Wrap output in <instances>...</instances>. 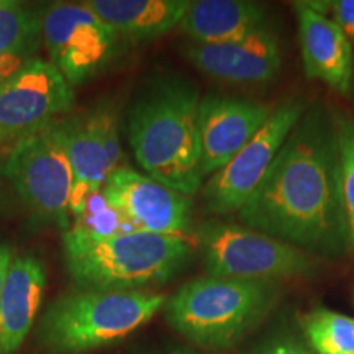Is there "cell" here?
Returning a JSON list of instances; mask_svg holds the SVG:
<instances>
[{"mask_svg": "<svg viewBox=\"0 0 354 354\" xmlns=\"http://www.w3.org/2000/svg\"><path fill=\"white\" fill-rule=\"evenodd\" d=\"M243 227L312 253L349 243L335 120L304 112L253 196L238 212Z\"/></svg>", "mask_w": 354, "mask_h": 354, "instance_id": "6da1fadb", "label": "cell"}, {"mask_svg": "<svg viewBox=\"0 0 354 354\" xmlns=\"http://www.w3.org/2000/svg\"><path fill=\"white\" fill-rule=\"evenodd\" d=\"M201 94L192 81L161 74L146 82L128 109V141L151 179L192 197L203 183L198 149Z\"/></svg>", "mask_w": 354, "mask_h": 354, "instance_id": "7a4b0ae2", "label": "cell"}, {"mask_svg": "<svg viewBox=\"0 0 354 354\" xmlns=\"http://www.w3.org/2000/svg\"><path fill=\"white\" fill-rule=\"evenodd\" d=\"M63 253L76 289L131 292L174 277L187 264L192 248L184 236L131 232L87 238L68 230Z\"/></svg>", "mask_w": 354, "mask_h": 354, "instance_id": "3957f363", "label": "cell"}, {"mask_svg": "<svg viewBox=\"0 0 354 354\" xmlns=\"http://www.w3.org/2000/svg\"><path fill=\"white\" fill-rule=\"evenodd\" d=\"M277 300L274 282L198 277L165 304L171 328L196 346L227 349L269 315Z\"/></svg>", "mask_w": 354, "mask_h": 354, "instance_id": "277c9868", "label": "cell"}, {"mask_svg": "<svg viewBox=\"0 0 354 354\" xmlns=\"http://www.w3.org/2000/svg\"><path fill=\"white\" fill-rule=\"evenodd\" d=\"M165 304V295L149 290L76 289L46 308L39 320V343L51 354H84L110 346L148 323Z\"/></svg>", "mask_w": 354, "mask_h": 354, "instance_id": "5b68a950", "label": "cell"}, {"mask_svg": "<svg viewBox=\"0 0 354 354\" xmlns=\"http://www.w3.org/2000/svg\"><path fill=\"white\" fill-rule=\"evenodd\" d=\"M2 172L35 218L68 232L74 172L63 117L15 141Z\"/></svg>", "mask_w": 354, "mask_h": 354, "instance_id": "8992f818", "label": "cell"}, {"mask_svg": "<svg viewBox=\"0 0 354 354\" xmlns=\"http://www.w3.org/2000/svg\"><path fill=\"white\" fill-rule=\"evenodd\" d=\"M196 241L212 277L274 282L313 272L302 250L236 223L203 221L196 230Z\"/></svg>", "mask_w": 354, "mask_h": 354, "instance_id": "52a82bcc", "label": "cell"}, {"mask_svg": "<svg viewBox=\"0 0 354 354\" xmlns=\"http://www.w3.org/2000/svg\"><path fill=\"white\" fill-rule=\"evenodd\" d=\"M125 41L81 3H53L43 10V46L50 63L73 87L100 76Z\"/></svg>", "mask_w": 354, "mask_h": 354, "instance_id": "ba28073f", "label": "cell"}, {"mask_svg": "<svg viewBox=\"0 0 354 354\" xmlns=\"http://www.w3.org/2000/svg\"><path fill=\"white\" fill-rule=\"evenodd\" d=\"M68 156L74 172L71 221L81 214L88 197L99 192L122 158L120 112L110 99L97 100L82 112L63 117Z\"/></svg>", "mask_w": 354, "mask_h": 354, "instance_id": "9c48e42d", "label": "cell"}, {"mask_svg": "<svg viewBox=\"0 0 354 354\" xmlns=\"http://www.w3.org/2000/svg\"><path fill=\"white\" fill-rule=\"evenodd\" d=\"M302 100L290 99L274 109L268 122L227 166L216 171L203 189V201L210 214L228 215L240 212L253 196L266 172L304 115Z\"/></svg>", "mask_w": 354, "mask_h": 354, "instance_id": "30bf717a", "label": "cell"}, {"mask_svg": "<svg viewBox=\"0 0 354 354\" xmlns=\"http://www.w3.org/2000/svg\"><path fill=\"white\" fill-rule=\"evenodd\" d=\"M74 104V87L50 61L33 57L0 84V145L64 117Z\"/></svg>", "mask_w": 354, "mask_h": 354, "instance_id": "8fae6325", "label": "cell"}, {"mask_svg": "<svg viewBox=\"0 0 354 354\" xmlns=\"http://www.w3.org/2000/svg\"><path fill=\"white\" fill-rule=\"evenodd\" d=\"M102 194L138 232L184 236L192 227V201L149 176L118 166Z\"/></svg>", "mask_w": 354, "mask_h": 354, "instance_id": "7c38bea8", "label": "cell"}, {"mask_svg": "<svg viewBox=\"0 0 354 354\" xmlns=\"http://www.w3.org/2000/svg\"><path fill=\"white\" fill-rule=\"evenodd\" d=\"M272 112V105L238 97L209 94L201 99L197 127L203 177L227 166Z\"/></svg>", "mask_w": 354, "mask_h": 354, "instance_id": "4fadbf2b", "label": "cell"}, {"mask_svg": "<svg viewBox=\"0 0 354 354\" xmlns=\"http://www.w3.org/2000/svg\"><path fill=\"white\" fill-rule=\"evenodd\" d=\"M187 57L207 76L245 86L271 82L282 66L279 41L268 26L230 43H192Z\"/></svg>", "mask_w": 354, "mask_h": 354, "instance_id": "5bb4252c", "label": "cell"}, {"mask_svg": "<svg viewBox=\"0 0 354 354\" xmlns=\"http://www.w3.org/2000/svg\"><path fill=\"white\" fill-rule=\"evenodd\" d=\"M295 13L305 74L336 92H348L353 77L351 43L333 20L313 10L308 3H295Z\"/></svg>", "mask_w": 354, "mask_h": 354, "instance_id": "9a60e30c", "label": "cell"}, {"mask_svg": "<svg viewBox=\"0 0 354 354\" xmlns=\"http://www.w3.org/2000/svg\"><path fill=\"white\" fill-rule=\"evenodd\" d=\"M46 271L32 254L15 256L0 297V354H17L41 305Z\"/></svg>", "mask_w": 354, "mask_h": 354, "instance_id": "2e32d148", "label": "cell"}, {"mask_svg": "<svg viewBox=\"0 0 354 354\" xmlns=\"http://www.w3.org/2000/svg\"><path fill=\"white\" fill-rule=\"evenodd\" d=\"M187 0H87L82 2L125 43L153 41L180 25Z\"/></svg>", "mask_w": 354, "mask_h": 354, "instance_id": "e0dca14e", "label": "cell"}, {"mask_svg": "<svg viewBox=\"0 0 354 354\" xmlns=\"http://www.w3.org/2000/svg\"><path fill=\"white\" fill-rule=\"evenodd\" d=\"M266 26L263 6L246 0L190 2L180 28L197 44L230 43Z\"/></svg>", "mask_w": 354, "mask_h": 354, "instance_id": "ac0fdd59", "label": "cell"}, {"mask_svg": "<svg viewBox=\"0 0 354 354\" xmlns=\"http://www.w3.org/2000/svg\"><path fill=\"white\" fill-rule=\"evenodd\" d=\"M39 44H43V10L0 0V50L33 59Z\"/></svg>", "mask_w": 354, "mask_h": 354, "instance_id": "d6986e66", "label": "cell"}, {"mask_svg": "<svg viewBox=\"0 0 354 354\" xmlns=\"http://www.w3.org/2000/svg\"><path fill=\"white\" fill-rule=\"evenodd\" d=\"M300 325L315 354H354V318L315 308L302 317Z\"/></svg>", "mask_w": 354, "mask_h": 354, "instance_id": "ffe728a7", "label": "cell"}, {"mask_svg": "<svg viewBox=\"0 0 354 354\" xmlns=\"http://www.w3.org/2000/svg\"><path fill=\"white\" fill-rule=\"evenodd\" d=\"M69 232L87 238H110L117 234L138 232L120 210L110 205L102 190L92 194L81 214L74 216Z\"/></svg>", "mask_w": 354, "mask_h": 354, "instance_id": "44dd1931", "label": "cell"}, {"mask_svg": "<svg viewBox=\"0 0 354 354\" xmlns=\"http://www.w3.org/2000/svg\"><path fill=\"white\" fill-rule=\"evenodd\" d=\"M333 120L342 162V192L348 236L354 246V122L346 117H335Z\"/></svg>", "mask_w": 354, "mask_h": 354, "instance_id": "7402d4cb", "label": "cell"}, {"mask_svg": "<svg viewBox=\"0 0 354 354\" xmlns=\"http://www.w3.org/2000/svg\"><path fill=\"white\" fill-rule=\"evenodd\" d=\"M251 354H315L302 342L292 336H274L264 342Z\"/></svg>", "mask_w": 354, "mask_h": 354, "instance_id": "603a6c76", "label": "cell"}, {"mask_svg": "<svg viewBox=\"0 0 354 354\" xmlns=\"http://www.w3.org/2000/svg\"><path fill=\"white\" fill-rule=\"evenodd\" d=\"M331 6L335 13L333 21L339 26L351 46H354V0H338Z\"/></svg>", "mask_w": 354, "mask_h": 354, "instance_id": "cb8c5ba5", "label": "cell"}, {"mask_svg": "<svg viewBox=\"0 0 354 354\" xmlns=\"http://www.w3.org/2000/svg\"><path fill=\"white\" fill-rule=\"evenodd\" d=\"M28 61L32 59L15 55V53L0 50V84L10 79L15 73H19Z\"/></svg>", "mask_w": 354, "mask_h": 354, "instance_id": "d4e9b609", "label": "cell"}, {"mask_svg": "<svg viewBox=\"0 0 354 354\" xmlns=\"http://www.w3.org/2000/svg\"><path fill=\"white\" fill-rule=\"evenodd\" d=\"M15 256H13V248L7 243L0 241V297H2L3 286H6L8 269H10L12 261Z\"/></svg>", "mask_w": 354, "mask_h": 354, "instance_id": "484cf974", "label": "cell"}, {"mask_svg": "<svg viewBox=\"0 0 354 354\" xmlns=\"http://www.w3.org/2000/svg\"><path fill=\"white\" fill-rule=\"evenodd\" d=\"M138 354H201V353L184 346H166V348L149 349V351H141Z\"/></svg>", "mask_w": 354, "mask_h": 354, "instance_id": "4316f807", "label": "cell"}]
</instances>
